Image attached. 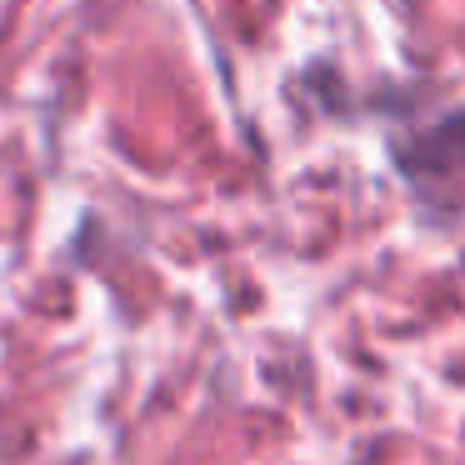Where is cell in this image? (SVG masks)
<instances>
[{
  "mask_svg": "<svg viewBox=\"0 0 465 465\" xmlns=\"http://www.w3.org/2000/svg\"><path fill=\"white\" fill-rule=\"evenodd\" d=\"M405 175L425 195H450L465 185V111H450L420 131L405 151Z\"/></svg>",
  "mask_w": 465,
  "mask_h": 465,
  "instance_id": "1",
  "label": "cell"
}]
</instances>
